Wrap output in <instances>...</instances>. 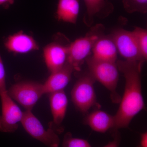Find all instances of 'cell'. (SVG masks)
Returning a JSON list of instances; mask_svg holds the SVG:
<instances>
[{"label":"cell","mask_w":147,"mask_h":147,"mask_svg":"<svg viewBox=\"0 0 147 147\" xmlns=\"http://www.w3.org/2000/svg\"><path fill=\"white\" fill-rule=\"evenodd\" d=\"M105 27L97 24L91 27L84 36L77 38L69 45L67 62L75 71H80L86 60L92 53L95 43L104 34Z\"/></svg>","instance_id":"obj_3"},{"label":"cell","mask_w":147,"mask_h":147,"mask_svg":"<svg viewBox=\"0 0 147 147\" xmlns=\"http://www.w3.org/2000/svg\"><path fill=\"white\" fill-rule=\"evenodd\" d=\"M95 80L89 73L81 76L74 84L71 92V99L77 110L87 113L98 105L94 84Z\"/></svg>","instance_id":"obj_4"},{"label":"cell","mask_w":147,"mask_h":147,"mask_svg":"<svg viewBox=\"0 0 147 147\" xmlns=\"http://www.w3.org/2000/svg\"><path fill=\"white\" fill-rule=\"evenodd\" d=\"M122 3L124 8L127 13H147V0H122Z\"/></svg>","instance_id":"obj_17"},{"label":"cell","mask_w":147,"mask_h":147,"mask_svg":"<svg viewBox=\"0 0 147 147\" xmlns=\"http://www.w3.org/2000/svg\"><path fill=\"white\" fill-rule=\"evenodd\" d=\"M10 97L24 107L32 110L43 95L45 94L43 84L32 81L18 82L7 90Z\"/></svg>","instance_id":"obj_5"},{"label":"cell","mask_w":147,"mask_h":147,"mask_svg":"<svg viewBox=\"0 0 147 147\" xmlns=\"http://www.w3.org/2000/svg\"><path fill=\"white\" fill-rule=\"evenodd\" d=\"M5 47L9 53L24 54L39 50V46L31 36L22 31L7 36L4 40Z\"/></svg>","instance_id":"obj_10"},{"label":"cell","mask_w":147,"mask_h":147,"mask_svg":"<svg viewBox=\"0 0 147 147\" xmlns=\"http://www.w3.org/2000/svg\"><path fill=\"white\" fill-rule=\"evenodd\" d=\"M140 147H147V132H145L141 135Z\"/></svg>","instance_id":"obj_23"},{"label":"cell","mask_w":147,"mask_h":147,"mask_svg":"<svg viewBox=\"0 0 147 147\" xmlns=\"http://www.w3.org/2000/svg\"><path fill=\"white\" fill-rule=\"evenodd\" d=\"M49 94V101L53 122L50 127L57 133L62 129L59 128L64 120L68 106V98L64 90L52 93Z\"/></svg>","instance_id":"obj_11"},{"label":"cell","mask_w":147,"mask_h":147,"mask_svg":"<svg viewBox=\"0 0 147 147\" xmlns=\"http://www.w3.org/2000/svg\"><path fill=\"white\" fill-rule=\"evenodd\" d=\"M85 123L96 132L105 133L114 128V116L105 111L96 110L90 113L85 119Z\"/></svg>","instance_id":"obj_15"},{"label":"cell","mask_w":147,"mask_h":147,"mask_svg":"<svg viewBox=\"0 0 147 147\" xmlns=\"http://www.w3.org/2000/svg\"><path fill=\"white\" fill-rule=\"evenodd\" d=\"M110 35L115 44L118 53L124 59V60L143 63L146 61L132 31L117 29Z\"/></svg>","instance_id":"obj_7"},{"label":"cell","mask_w":147,"mask_h":147,"mask_svg":"<svg viewBox=\"0 0 147 147\" xmlns=\"http://www.w3.org/2000/svg\"><path fill=\"white\" fill-rule=\"evenodd\" d=\"M92 57L98 60L116 63L118 51L110 35L103 34L95 42L92 50Z\"/></svg>","instance_id":"obj_13"},{"label":"cell","mask_w":147,"mask_h":147,"mask_svg":"<svg viewBox=\"0 0 147 147\" xmlns=\"http://www.w3.org/2000/svg\"><path fill=\"white\" fill-rule=\"evenodd\" d=\"M21 123L25 130L33 138L47 147H59L60 139L58 133L50 127L45 129L32 110L24 112Z\"/></svg>","instance_id":"obj_6"},{"label":"cell","mask_w":147,"mask_h":147,"mask_svg":"<svg viewBox=\"0 0 147 147\" xmlns=\"http://www.w3.org/2000/svg\"><path fill=\"white\" fill-rule=\"evenodd\" d=\"M74 71L72 66L67 62L62 68L51 73L47 80L42 84L45 94L63 90L70 82Z\"/></svg>","instance_id":"obj_12"},{"label":"cell","mask_w":147,"mask_h":147,"mask_svg":"<svg viewBox=\"0 0 147 147\" xmlns=\"http://www.w3.org/2000/svg\"><path fill=\"white\" fill-rule=\"evenodd\" d=\"M14 3V0H0V7L7 9Z\"/></svg>","instance_id":"obj_22"},{"label":"cell","mask_w":147,"mask_h":147,"mask_svg":"<svg viewBox=\"0 0 147 147\" xmlns=\"http://www.w3.org/2000/svg\"><path fill=\"white\" fill-rule=\"evenodd\" d=\"M69 45L53 42L43 48L44 61L50 73L62 68L67 62Z\"/></svg>","instance_id":"obj_9"},{"label":"cell","mask_w":147,"mask_h":147,"mask_svg":"<svg viewBox=\"0 0 147 147\" xmlns=\"http://www.w3.org/2000/svg\"><path fill=\"white\" fill-rule=\"evenodd\" d=\"M0 98L2 110L0 115V131L7 133L14 132L22 120L24 112L9 95L7 90L0 93Z\"/></svg>","instance_id":"obj_8"},{"label":"cell","mask_w":147,"mask_h":147,"mask_svg":"<svg viewBox=\"0 0 147 147\" xmlns=\"http://www.w3.org/2000/svg\"><path fill=\"white\" fill-rule=\"evenodd\" d=\"M86 5V14L84 18L87 26L91 27L95 17L105 18L114 10L113 4L107 0H84Z\"/></svg>","instance_id":"obj_14"},{"label":"cell","mask_w":147,"mask_h":147,"mask_svg":"<svg viewBox=\"0 0 147 147\" xmlns=\"http://www.w3.org/2000/svg\"><path fill=\"white\" fill-rule=\"evenodd\" d=\"M86 62L90 74L110 92L112 102L119 103L121 97L117 91L119 80V70L116 63L96 59L90 55Z\"/></svg>","instance_id":"obj_2"},{"label":"cell","mask_w":147,"mask_h":147,"mask_svg":"<svg viewBox=\"0 0 147 147\" xmlns=\"http://www.w3.org/2000/svg\"><path fill=\"white\" fill-rule=\"evenodd\" d=\"M114 139L103 147H119L120 142V135L117 131H115Z\"/></svg>","instance_id":"obj_21"},{"label":"cell","mask_w":147,"mask_h":147,"mask_svg":"<svg viewBox=\"0 0 147 147\" xmlns=\"http://www.w3.org/2000/svg\"><path fill=\"white\" fill-rule=\"evenodd\" d=\"M116 63L124 77L125 86L118 110L114 115L115 131L128 127L134 117L145 108L141 78L144 63L118 60Z\"/></svg>","instance_id":"obj_1"},{"label":"cell","mask_w":147,"mask_h":147,"mask_svg":"<svg viewBox=\"0 0 147 147\" xmlns=\"http://www.w3.org/2000/svg\"><path fill=\"white\" fill-rule=\"evenodd\" d=\"M142 57L146 61L147 59V30L146 29L135 27L132 31Z\"/></svg>","instance_id":"obj_18"},{"label":"cell","mask_w":147,"mask_h":147,"mask_svg":"<svg viewBox=\"0 0 147 147\" xmlns=\"http://www.w3.org/2000/svg\"><path fill=\"white\" fill-rule=\"evenodd\" d=\"M7 90L5 69L0 53V93Z\"/></svg>","instance_id":"obj_20"},{"label":"cell","mask_w":147,"mask_h":147,"mask_svg":"<svg viewBox=\"0 0 147 147\" xmlns=\"http://www.w3.org/2000/svg\"><path fill=\"white\" fill-rule=\"evenodd\" d=\"M62 147H92L87 140L74 138L70 132L66 133L64 137Z\"/></svg>","instance_id":"obj_19"},{"label":"cell","mask_w":147,"mask_h":147,"mask_svg":"<svg viewBox=\"0 0 147 147\" xmlns=\"http://www.w3.org/2000/svg\"><path fill=\"white\" fill-rule=\"evenodd\" d=\"M80 9L79 0H59L56 11V17L58 21L76 24Z\"/></svg>","instance_id":"obj_16"}]
</instances>
